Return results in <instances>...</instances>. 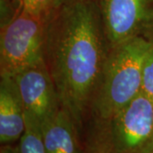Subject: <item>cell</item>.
I'll return each mask as SVG.
<instances>
[{"mask_svg":"<svg viewBox=\"0 0 153 153\" xmlns=\"http://www.w3.org/2000/svg\"><path fill=\"white\" fill-rule=\"evenodd\" d=\"M109 49L98 0L78 1L47 22L44 61L60 106L77 128L91 108Z\"/></svg>","mask_w":153,"mask_h":153,"instance_id":"6da1fadb","label":"cell"},{"mask_svg":"<svg viewBox=\"0 0 153 153\" xmlns=\"http://www.w3.org/2000/svg\"><path fill=\"white\" fill-rule=\"evenodd\" d=\"M152 44L134 38L110 48L91 105L97 120L110 119L141 92L143 61Z\"/></svg>","mask_w":153,"mask_h":153,"instance_id":"7a4b0ae2","label":"cell"},{"mask_svg":"<svg viewBox=\"0 0 153 153\" xmlns=\"http://www.w3.org/2000/svg\"><path fill=\"white\" fill-rule=\"evenodd\" d=\"M47 23L22 8L1 27L0 75L12 76L44 61Z\"/></svg>","mask_w":153,"mask_h":153,"instance_id":"3957f363","label":"cell"},{"mask_svg":"<svg viewBox=\"0 0 153 153\" xmlns=\"http://www.w3.org/2000/svg\"><path fill=\"white\" fill-rule=\"evenodd\" d=\"M97 123L115 153H153V100L144 94Z\"/></svg>","mask_w":153,"mask_h":153,"instance_id":"277c9868","label":"cell"},{"mask_svg":"<svg viewBox=\"0 0 153 153\" xmlns=\"http://www.w3.org/2000/svg\"><path fill=\"white\" fill-rule=\"evenodd\" d=\"M110 48L134 38L153 43V0H98Z\"/></svg>","mask_w":153,"mask_h":153,"instance_id":"5b68a950","label":"cell"},{"mask_svg":"<svg viewBox=\"0 0 153 153\" xmlns=\"http://www.w3.org/2000/svg\"><path fill=\"white\" fill-rule=\"evenodd\" d=\"M16 84L25 111L41 125L61 108L54 81L43 61L12 76Z\"/></svg>","mask_w":153,"mask_h":153,"instance_id":"8992f818","label":"cell"},{"mask_svg":"<svg viewBox=\"0 0 153 153\" xmlns=\"http://www.w3.org/2000/svg\"><path fill=\"white\" fill-rule=\"evenodd\" d=\"M25 108L12 76H1L0 143L10 145L21 139L25 130Z\"/></svg>","mask_w":153,"mask_h":153,"instance_id":"52a82bcc","label":"cell"},{"mask_svg":"<svg viewBox=\"0 0 153 153\" xmlns=\"http://www.w3.org/2000/svg\"><path fill=\"white\" fill-rule=\"evenodd\" d=\"M77 126L66 110L60 108L42 125L44 145L48 153H80Z\"/></svg>","mask_w":153,"mask_h":153,"instance_id":"ba28073f","label":"cell"},{"mask_svg":"<svg viewBox=\"0 0 153 153\" xmlns=\"http://www.w3.org/2000/svg\"><path fill=\"white\" fill-rule=\"evenodd\" d=\"M25 124L24 133L16 146L18 153H48L44 145L41 123L26 111Z\"/></svg>","mask_w":153,"mask_h":153,"instance_id":"9c48e42d","label":"cell"},{"mask_svg":"<svg viewBox=\"0 0 153 153\" xmlns=\"http://www.w3.org/2000/svg\"><path fill=\"white\" fill-rule=\"evenodd\" d=\"M81 0H23L22 8L46 23L65 7Z\"/></svg>","mask_w":153,"mask_h":153,"instance_id":"30bf717a","label":"cell"},{"mask_svg":"<svg viewBox=\"0 0 153 153\" xmlns=\"http://www.w3.org/2000/svg\"><path fill=\"white\" fill-rule=\"evenodd\" d=\"M153 100V44L144 59L141 72V92Z\"/></svg>","mask_w":153,"mask_h":153,"instance_id":"8fae6325","label":"cell"},{"mask_svg":"<svg viewBox=\"0 0 153 153\" xmlns=\"http://www.w3.org/2000/svg\"><path fill=\"white\" fill-rule=\"evenodd\" d=\"M84 153H115L98 123L88 140Z\"/></svg>","mask_w":153,"mask_h":153,"instance_id":"7c38bea8","label":"cell"},{"mask_svg":"<svg viewBox=\"0 0 153 153\" xmlns=\"http://www.w3.org/2000/svg\"><path fill=\"white\" fill-rule=\"evenodd\" d=\"M0 153H18L17 147L16 146H11L10 145H3V146L1 147Z\"/></svg>","mask_w":153,"mask_h":153,"instance_id":"4fadbf2b","label":"cell"},{"mask_svg":"<svg viewBox=\"0 0 153 153\" xmlns=\"http://www.w3.org/2000/svg\"><path fill=\"white\" fill-rule=\"evenodd\" d=\"M18 1H19V2H20L21 4H22V3H23V0H18Z\"/></svg>","mask_w":153,"mask_h":153,"instance_id":"5bb4252c","label":"cell"}]
</instances>
